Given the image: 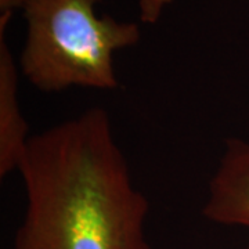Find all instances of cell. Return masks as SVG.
<instances>
[{
	"label": "cell",
	"instance_id": "cell-1",
	"mask_svg": "<svg viewBox=\"0 0 249 249\" xmlns=\"http://www.w3.org/2000/svg\"><path fill=\"white\" fill-rule=\"evenodd\" d=\"M18 172L27 206L10 249H151L150 202L104 108L34 134Z\"/></svg>",
	"mask_w": 249,
	"mask_h": 249
},
{
	"label": "cell",
	"instance_id": "cell-2",
	"mask_svg": "<svg viewBox=\"0 0 249 249\" xmlns=\"http://www.w3.org/2000/svg\"><path fill=\"white\" fill-rule=\"evenodd\" d=\"M101 0H28L22 7L25 42L19 57L24 78L37 90H114V57L142 39L140 25L98 16Z\"/></svg>",
	"mask_w": 249,
	"mask_h": 249
},
{
	"label": "cell",
	"instance_id": "cell-3",
	"mask_svg": "<svg viewBox=\"0 0 249 249\" xmlns=\"http://www.w3.org/2000/svg\"><path fill=\"white\" fill-rule=\"evenodd\" d=\"M202 214L209 222L249 229V142L229 139L209 183Z\"/></svg>",
	"mask_w": 249,
	"mask_h": 249
},
{
	"label": "cell",
	"instance_id": "cell-4",
	"mask_svg": "<svg viewBox=\"0 0 249 249\" xmlns=\"http://www.w3.org/2000/svg\"><path fill=\"white\" fill-rule=\"evenodd\" d=\"M13 13L0 14V176L19 169L31 140L18 97V68L6 39Z\"/></svg>",
	"mask_w": 249,
	"mask_h": 249
},
{
	"label": "cell",
	"instance_id": "cell-5",
	"mask_svg": "<svg viewBox=\"0 0 249 249\" xmlns=\"http://www.w3.org/2000/svg\"><path fill=\"white\" fill-rule=\"evenodd\" d=\"M175 0H137L139 16L142 24H157Z\"/></svg>",
	"mask_w": 249,
	"mask_h": 249
},
{
	"label": "cell",
	"instance_id": "cell-6",
	"mask_svg": "<svg viewBox=\"0 0 249 249\" xmlns=\"http://www.w3.org/2000/svg\"><path fill=\"white\" fill-rule=\"evenodd\" d=\"M28 0H0V14L13 13L16 9H22Z\"/></svg>",
	"mask_w": 249,
	"mask_h": 249
},
{
	"label": "cell",
	"instance_id": "cell-7",
	"mask_svg": "<svg viewBox=\"0 0 249 249\" xmlns=\"http://www.w3.org/2000/svg\"><path fill=\"white\" fill-rule=\"evenodd\" d=\"M247 249H249V245H248V247H247Z\"/></svg>",
	"mask_w": 249,
	"mask_h": 249
}]
</instances>
